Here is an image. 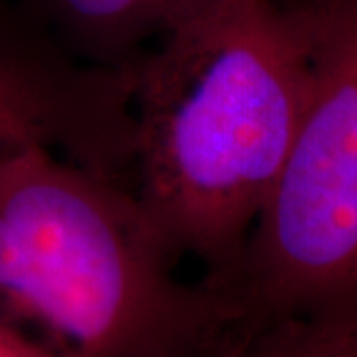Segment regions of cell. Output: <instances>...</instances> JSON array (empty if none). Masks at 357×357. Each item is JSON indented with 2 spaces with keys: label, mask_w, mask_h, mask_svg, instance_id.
<instances>
[{
  "label": "cell",
  "mask_w": 357,
  "mask_h": 357,
  "mask_svg": "<svg viewBox=\"0 0 357 357\" xmlns=\"http://www.w3.org/2000/svg\"><path fill=\"white\" fill-rule=\"evenodd\" d=\"M304 100L302 40L278 0H217L131 66L133 195L171 256L232 298Z\"/></svg>",
  "instance_id": "1"
},
{
  "label": "cell",
  "mask_w": 357,
  "mask_h": 357,
  "mask_svg": "<svg viewBox=\"0 0 357 357\" xmlns=\"http://www.w3.org/2000/svg\"><path fill=\"white\" fill-rule=\"evenodd\" d=\"M177 264L131 189L40 143L0 151V314L56 357H199L250 330Z\"/></svg>",
  "instance_id": "2"
},
{
  "label": "cell",
  "mask_w": 357,
  "mask_h": 357,
  "mask_svg": "<svg viewBox=\"0 0 357 357\" xmlns=\"http://www.w3.org/2000/svg\"><path fill=\"white\" fill-rule=\"evenodd\" d=\"M278 2L300 32L306 100L234 298L250 328L357 319V0Z\"/></svg>",
  "instance_id": "3"
},
{
  "label": "cell",
  "mask_w": 357,
  "mask_h": 357,
  "mask_svg": "<svg viewBox=\"0 0 357 357\" xmlns=\"http://www.w3.org/2000/svg\"><path fill=\"white\" fill-rule=\"evenodd\" d=\"M217 0H22L20 10L76 60L126 70Z\"/></svg>",
  "instance_id": "4"
},
{
  "label": "cell",
  "mask_w": 357,
  "mask_h": 357,
  "mask_svg": "<svg viewBox=\"0 0 357 357\" xmlns=\"http://www.w3.org/2000/svg\"><path fill=\"white\" fill-rule=\"evenodd\" d=\"M300 326L282 321L264 328H250L199 357H298Z\"/></svg>",
  "instance_id": "5"
},
{
  "label": "cell",
  "mask_w": 357,
  "mask_h": 357,
  "mask_svg": "<svg viewBox=\"0 0 357 357\" xmlns=\"http://www.w3.org/2000/svg\"><path fill=\"white\" fill-rule=\"evenodd\" d=\"M300 324L302 345L298 357H357V319Z\"/></svg>",
  "instance_id": "6"
},
{
  "label": "cell",
  "mask_w": 357,
  "mask_h": 357,
  "mask_svg": "<svg viewBox=\"0 0 357 357\" xmlns=\"http://www.w3.org/2000/svg\"><path fill=\"white\" fill-rule=\"evenodd\" d=\"M0 357H56V354L30 328L0 314Z\"/></svg>",
  "instance_id": "7"
},
{
  "label": "cell",
  "mask_w": 357,
  "mask_h": 357,
  "mask_svg": "<svg viewBox=\"0 0 357 357\" xmlns=\"http://www.w3.org/2000/svg\"><path fill=\"white\" fill-rule=\"evenodd\" d=\"M20 143H36V139L30 133L24 119L16 114V109L0 91V151Z\"/></svg>",
  "instance_id": "8"
}]
</instances>
